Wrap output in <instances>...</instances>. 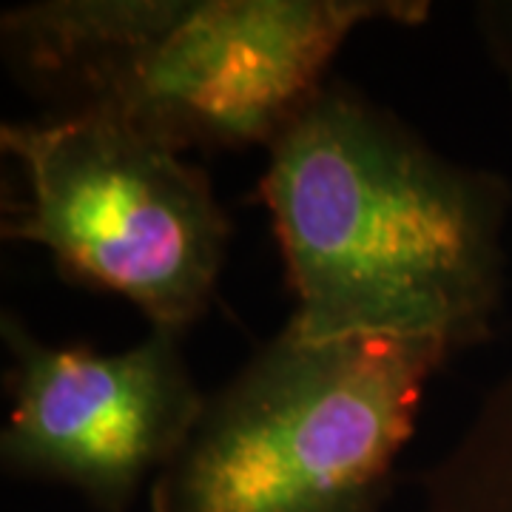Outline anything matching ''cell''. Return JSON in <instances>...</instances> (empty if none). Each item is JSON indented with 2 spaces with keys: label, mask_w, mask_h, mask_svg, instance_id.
<instances>
[{
  "label": "cell",
  "mask_w": 512,
  "mask_h": 512,
  "mask_svg": "<svg viewBox=\"0 0 512 512\" xmlns=\"http://www.w3.org/2000/svg\"><path fill=\"white\" fill-rule=\"evenodd\" d=\"M268 208L308 342L493 339L512 185L439 154L393 111L328 80L268 146Z\"/></svg>",
  "instance_id": "obj_1"
},
{
  "label": "cell",
  "mask_w": 512,
  "mask_h": 512,
  "mask_svg": "<svg viewBox=\"0 0 512 512\" xmlns=\"http://www.w3.org/2000/svg\"><path fill=\"white\" fill-rule=\"evenodd\" d=\"M424 0H37L0 15L9 74L43 114H103L165 148H265L359 26Z\"/></svg>",
  "instance_id": "obj_2"
},
{
  "label": "cell",
  "mask_w": 512,
  "mask_h": 512,
  "mask_svg": "<svg viewBox=\"0 0 512 512\" xmlns=\"http://www.w3.org/2000/svg\"><path fill=\"white\" fill-rule=\"evenodd\" d=\"M430 339L308 342L288 325L205 399L151 512H379L430 379Z\"/></svg>",
  "instance_id": "obj_3"
},
{
  "label": "cell",
  "mask_w": 512,
  "mask_h": 512,
  "mask_svg": "<svg viewBox=\"0 0 512 512\" xmlns=\"http://www.w3.org/2000/svg\"><path fill=\"white\" fill-rule=\"evenodd\" d=\"M20 174L0 234L46 248L63 279L131 302L154 330L194 328L220 288L231 220L205 168L103 114L0 126Z\"/></svg>",
  "instance_id": "obj_4"
},
{
  "label": "cell",
  "mask_w": 512,
  "mask_h": 512,
  "mask_svg": "<svg viewBox=\"0 0 512 512\" xmlns=\"http://www.w3.org/2000/svg\"><path fill=\"white\" fill-rule=\"evenodd\" d=\"M9 353L6 473L57 481L100 512H128L151 487L205 407L185 365L183 336L154 330L134 348L46 345L12 311L0 316Z\"/></svg>",
  "instance_id": "obj_5"
},
{
  "label": "cell",
  "mask_w": 512,
  "mask_h": 512,
  "mask_svg": "<svg viewBox=\"0 0 512 512\" xmlns=\"http://www.w3.org/2000/svg\"><path fill=\"white\" fill-rule=\"evenodd\" d=\"M421 512H512V367L427 470Z\"/></svg>",
  "instance_id": "obj_6"
},
{
  "label": "cell",
  "mask_w": 512,
  "mask_h": 512,
  "mask_svg": "<svg viewBox=\"0 0 512 512\" xmlns=\"http://www.w3.org/2000/svg\"><path fill=\"white\" fill-rule=\"evenodd\" d=\"M478 37L512 92V0H481L473 6Z\"/></svg>",
  "instance_id": "obj_7"
}]
</instances>
